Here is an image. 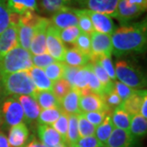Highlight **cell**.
I'll use <instances>...</instances> for the list:
<instances>
[{
  "mask_svg": "<svg viewBox=\"0 0 147 147\" xmlns=\"http://www.w3.org/2000/svg\"><path fill=\"white\" fill-rule=\"evenodd\" d=\"M147 41L146 21L121 26L111 34L113 53L119 57L143 52Z\"/></svg>",
  "mask_w": 147,
  "mask_h": 147,
  "instance_id": "1",
  "label": "cell"
},
{
  "mask_svg": "<svg viewBox=\"0 0 147 147\" xmlns=\"http://www.w3.org/2000/svg\"><path fill=\"white\" fill-rule=\"evenodd\" d=\"M1 89L7 96H32L37 89L28 71H19L0 76Z\"/></svg>",
  "mask_w": 147,
  "mask_h": 147,
  "instance_id": "2",
  "label": "cell"
},
{
  "mask_svg": "<svg viewBox=\"0 0 147 147\" xmlns=\"http://www.w3.org/2000/svg\"><path fill=\"white\" fill-rule=\"evenodd\" d=\"M32 67L30 53L17 45L0 59V76L19 71H29Z\"/></svg>",
  "mask_w": 147,
  "mask_h": 147,
  "instance_id": "3",
  "label": "cell"
},
{
  "mask_svg": "<svg viewBox=\"0 0 147 147\" xmlns=\"http://www.w3.org/2000/svg\"><path fill=\"white\" fill-rule=\"evenodd\" d=\"M116 79L133 89L144 88L146 78L139 69L125 61H118L115 65Z\"/></svg>",
  "mask_w": 147,
  "mask_h": 147,
  "instance_id": "4",
  "label": "cell"
},
{
  "mask_svg": "<svg viewBox=\"0 0 147 147\" xmlns=\"http://www.w3.org/2000/svg\"><path fill=\"white\" fill-rule=\"evenodd\" d=\"M0 119H3L6 125L10 127L23 123L25 115L17 97L12 96L4 100L1 108Z\"/></svg>",
  "mask_w": 147,
  "mask_h": 147,
  "instance_id": "5",
  "label": "cell"
},
{
  "mask_svg": "<svg viewBox=\"0 0 147 147\" xmlns=\"http://www.w3.org/2000/svg\"><path fill=\"white\" fill-rule=\"evenodd\" d=\"M46 47L47 53L58 62L64 61L65 53L66 47L61 40L57 29L53 26L50 23L47 29V38H46Z\"/></svg>",
  "mask_w": 147,
  "mask_h": 147,
  "instance_id": "6",
  "label": "cell"
},
{
  "mask_svg": "<svg viewBox=\"0 0 147 147\" xmlns=\"http://www.w3.org/2000/svg\"><path fill=\"white\" fill-rule=\"evenodd\" d=\"M91 56H105L110 57L113 53L111 35L96 31L93 32L91 35Z\"/></svg>",
  "mask_w": 147,
  "mask_h": 147,
  "instance_id": "7",
  "label": "cell"
},
{
  "mask_svg": "<svg viewBox=\"0 0 147 147\" xmlns=\"http://www.w3.org/2000/svg\"><path fill=\"white\" fill-rule=\"evenodd\" d=\"M87 10L115 17L117 6L119 0H74Z\"/></svg>",
  "mask_w": 147,
  "mask_h": 147,
  "instance_id": "8",
  "label": "cell"
},
{
  "mask_svg": "<svg viewBox=\"0 0 147 147\" xmlns=\"http://www.w3.org/2000/svg\"><path fill=\"white\" fill-rule=\"evenodd\" d=\"M50 20L51 25L58 30L71 26H78V17L74 8L65 7L52 15Z\"/></svg>",
  "mask_w": 147,
  "mask_h": 147,
  "instance_id": "9",
  "label": "cell"
},
{
  "mask_svg": "<svg viewBox=\"0 0 147 147\" xmlns=\"http://www.w3.org/2000/svg\"><path fill=\"white\" fill-rule=\"evenodd\" d=\"M50 25V20L44 18L39 23V25L35 27L34 36L32 39L29 52L33 56L41 55L47 53L46 47V38H47V29Z\"/></svg>",
  "mask_w": 147,
  "mask_h": 147,
  "instance_id": "10",
  "label": "cell"
},
{
  "mask_svg": "<svg viewBox=\"0 0 147 147\" xmlns=\"http://www.w3.org/2000/svg\"><path fill=\"white\" fill-rule=\"evenodd\" d=\"M85 10L92 23L95 31L111 35L115 30V25L110 16L87 9Z\"/></svg>",
  "mask_w": 147,
  "mask_h": 147,
  "instance_id": "11",
  "label": "cell"
},
{
  "mask_svg": "<svg viewBox=\"0 0 147 147\" xmlns=\"http://www.w3.org/2000/svg\"><path fill=\"white\" fill-rule=\"evenodd\" d=\"M137 139L130 131L115 127L105 143V147H136Z\"/></svg>",
  "mask_w": 147,
  "mask_h": 147,
  "instance_id": "12",
  "label": "cell"
},
{
  "mask_svg": "<svg viewBox=\"0 0 147 147\" xmlns=\"http://www.w3.org/2000/svg\"><path fill=\"white\" fill-rule=\"evenodd\" d=\"M145 11L138 6L130 3L127 0H119L116 10V19L120 22H127L141 16Z\"/></svg>",
  "mask_w": 147,
  "mask_h": 147,
  "instance_id": "13",
  "label": "cell"
},
{
  "mask_svg": "<svg viewBox=\"0 0 147 147\" xmlns=\"http://www.w3.org/2000/svg\"><path fill=\"white\" fill-rule=\"evenodd\" d=\"M38 134L41 140V142H42L47 147L57 146L63 144L65 145L62 137L53 128L52 125L38 124Z\"/></svg>",
  "mask_w": 147,
  "mask_h": 147,
  "instance_id": "14",
  "label": "cell"
},
{
  "mask_svg": "<svg viewBox=\"0 0 147 147\" xmlns=\"http://www.w3.org/2000/svg\"><path fill=\"white\" fill-rule=\"evenodd\" d=\"M17 45V26L10 24L0 34V59Z\"/></svg>",
  "mask_w": 147,
  "mask_h": 147,
  "instance_id": "15",
  "label": "cell"
},
{
  "mask_svg": "<svg viewBox=\"0 0 147 147\" xmlns=\"http://www.w3.org/2000/svg\"><path fill=\"white\" fill-rule=\"evenodd\" d=\"M79 90L75 88H72L68 94L61 100V109L64 113L67 114L68 115H80L82 114V111L79 108Z\"/></svg>",
  "mask_w": 147,
  "mask_h": 147,
  "instance_id": "16",
  "label": "cell"
},
{
  "mask_svg": "<svg viewBox=\"0 0 147 147\" xmlns=\"http://www.w3.org/2000/svg\"><path fill=\"white\" fill-rule=\"evenodd\" d=\"M17 99L21 103L25 115V120L28 123L37 120L41 109L32 96H19Z\"/></svg>",
  "mask_w": 147,
  "mask_h": 147,
  "instance_id": "17",
  "label": "cell"
},
{
  "mask_svg": "<svg viewBox=\"0 0 147 147\" xmlns=\"http://www.w3.org/2000/svg\"><path fill=\"white\" fill-rule=\"evenodd\" d=\"M79 108L82 111V114L108 110L105 107L102 97L96 93H92L88 96H80Z\"/></svg>",
  "mask_w": 147,
  "mask_h": 147,
  "instance_id": "18",
  "label": "cell"
},
{
  "mask_svg": "<svg viewBox=\"0 0 147 147\" xmlns=\"http://www.w3.org/2000/svg\"><path fill=\"white\" fill-rule=\"evenodd\" d=\"M29 137V130L24 123L11 127L8 134L10 147H24Z\"/></svg>",
  "mask_w": 147,
  "mask_h": 147,
  "instance_id": "19",
  "label": "cell"
},
{
  "mask_svg": "<svg viewBox=\"0 0 147 147\" xmlns=\"http://www.w3.org/2000/svg\"><path fill=\"white\" fill-rule=\"evenodd\" d=\"M146 90H137L129 98L123 101L121 106L131 116L140 114L141 106L146 96Z\"/></svg>",
  "mask_w": 147,
  "mask_h": 147,
  "instance_id": "20",
  "label": "cell"
},
{
  "mask_svg": "<svg viewBox=\"0 0 147 147\" xmlns=\"http://www.w3.org/2000/svg\"><path fill=\"white\" fill-rule=\"evenodd\" d=\"M28 73L38 91H52L53 82L46 76L43 69L33 66Z\"/></svg>",
  "mask_w": 147,
  "mask_h": 147,
  "instance_id": "21",
  "label": "cell"
},
{
  "mask_svg": "<svg viewBox=\"0 0 147 147\" xmlns=\"http://www.w3.org/2000/svg\"><path fill=\"white\" fill-rule=\"evenodd\" d=\"M63 61L69 66L81 68L89 63V57L74 47L66 48Z\"/></svg>",
  "mask_w": 147,
  "mask_h": 147,
  "instance_id": "22",
  "label": "cell"
},
{
  "mask_svg": "<svg viewBox=\"0 0 147 147\" xmlns=\"http://www.w3.org/2000/svg\"><path fill=\"white\" fill-rule=\"evenodd\" d=\"M34 98L36 100L40 109H61V102L55 97L51 91H38L33 95Z\"/></svg>",
  "mask_w": 147,
  "mask_h": 147,
  "instance_id": "23",
  "label": "cell"
},
{
  "mask_svg": "<svg viewBox=\"0 0 147 147\" xmlns=\"http://www.w3.org/2000/svg\"><path fill=\"white\" fill-rule=\"evenodd\" d=\"M131 119V116L126 110H124L121 105H119L112 111L111 119L115 127L125 131H129Z\"/></svg>",
  "mask_w": 147,
  "mask_h": 147,
  "instance_id": "24",
  "label": "cell"
},
{
  "mask_svg": "<svg viewBox=\"0 0 147 147\" xmlns=\"http://www.w3.org/2000/svg\"><path fill=\"white\" fill-rule=\"evenodd\" d=\"M88 65H89L90 69H92V71L96 75V77L100 81L102 87L104 88L105 94L110 92V91H112L115 88L114 81H112L110 79V77L107 75V74L105 73V71L104 70V69L101 67V65L97 61H93V62H90V63H88Z\"/></svg>",
  "mask_w": 147,
  "mask_h": 147,
  "instance_id": "25",
  "label": "cell"
},
{
  "mask_svg": "<svg viewBox=\"0 0 147 147\" xmlns=\"http://www.w3.org/2000/svg\"><path fill=\"white\" fill-rule=\"evenodd\" d=\"M7 4L11 12L19 15L29 10H38L37 0H7Z\"/></svg>",
  "mask_w": 147,
  "mask_h": 147,
  "instance_id": "26",
  "label": "cell"
},
{
  "mask_svg": "<svg viewBox=\"0 0 147 147\" xmlns=\"http://www.w3.org/2000/svg\"><path fill=\"white\" fill-rule=\"evenodd\" d=\"M129 131L134 138H139L146 135L147 120L140 114L131 116Z\"/></svg>",
  "mask_w": 147,
  "mask_h": 147,
  "instance_id": "27",
  "label": "cell"
},
{
  "mask_svg": "<svg viewBox=\"0 0 147 147\" xmlns=\"http://www.w3.org/2000/svg\"><path fill=\"white\" fill-rule=\"evenodd\" d=\"M111 115H107L105 116V119L100 123L99 126L96 127L95 137H96L104 146L107 142L108 138L110 137L111 132L113 131L115 126L111 119Z\"/></svg>",
  "mask_w": 147,
  "mask_h": 147,
  "instance_id": "28",
  "label": "cell"
},
{
  "mask_svg": "<svg viewBox=\"0 0 147 147\" xmlns=\"http://www.w3.org/2000/svg\"><path fill=\"white\" fill-rule=\"evenodd\" d=\"M34 33H35V28L19 25L17 26L18 45L22 48L29 51L32 39L34 36Z\"/></svg>",
  "mask_w": 147,
  "mask_h": 147,
  "instance_id": "29",
  "label": "cell"
},
{
  "mask_svg": "<svg viewBox=\"0 0 147 147\" xmlns=\"http://www.w3.org/2000/svg\"><path fill=\"white\" fill-rule=\"evenodd\" d=\"M79 137V129H78V119L77 115H69L68 131L65 144L67 146L75 147Z\"/></svg>",
  "mask_w": 147,
  "mask_h": 147,
  "instance_id": "30",
  "label": "cell"
},
{
  "mask_svg": "<svg viewBox=\"0 0 147 147\" xmlns=\"http://www.w3.org/2000/svg\"><path fill=\"white\" fill-rule=\"evenodd\" d=\"M74 11L78 17V27L82 33L87 34L88 35H92V34L95 31L92 23L90 20L89 16L87 14L85 9H76L74 8Z\"/></svg>",
  "mask_w": 147,
  "mask_h": 147,
  "instance_id": "31",
  "label": "cell"
},
{
  "mask_svg": "<svg viewBox=\"0 0 147 147\" xmlns=\"http://www.w3.org/2000/svg\"><path fill=\"white\" fill-rule=\"evenodd\" d=\"M63 111L61 109H47L40 111L39 115L37 120L38 124H46V125H53V123L57 120Z\"/></svg>",
  "mask_w": 147,
  "mask_h": 147,
  "instance_id": "32",
  "label": "cell"
},
{
  "mask_svg": "<svg viewBox=\"0 0 147 147\" xmlns=\"http://www.w3.org/2000/svg\"><path fill=\"white\" fill-rule=\"evenodd\" d=\"M64 70H65V63L58 62V61H55L50 64L46 68L43 69V71L46 76L53 83L63 78Z\"/></svg>",
  "mask_w": 147,
  "mask_h": 147,
  "instance_id": "33",
  "label": "cell"
},
{
  "mask_svg": "<svg viewBox=\"0 0 147 147\" xmlns=\"http://www.w3.org/2000/svg\"><path fill=\"white\" fill-rule=\"evenodd\" d=\"M43 17L40 16L34 11L29 10L20 15V24L24 26L35 28L42 21Z\"/></svg>",
  "mask_w": 147,
  "mask_h": 147,
  "instance_id": "34",
  "label": "cell"
},
{
  "mask_svg": "<svg viewBox=\"0 0 147 147\" xmlns=\"http://www.w3.org/2000/svg\"><path fill=\"white\" fill-rule=\"evenodd\" d=\"M78 119V129H79V137H86L90 136H95L96 127L86 119L84 114L77 115Z\"/></svg>",
  "mask_w": 147,
  "mask_h": 147,
  "instance_id": "35",
  "label": "cell"
},
{
  "mask_svg": "<svg viewBox=\"0 0 147 147\" xmlns=\"http://www.w3.org/2000/svg\"><path fill=\"white\" fill-rule=\"evenodd\" d=\"M71 89L72 87L68 82L64 79H61L53 83L52 91L55 97L61 102V100L68 94V92Z\"/></svg>",
  "mask_w": 147,
  "mask_h": 147,
  "instance_id": "36",
  "label": "cell"
},
{
  "mask_svg": "<svg viewBox=\"0 0 147 147\" xmlns=\"http://www.w3.org/2000/svg\"><path fill=\"white\" fill-rule=\"evenodd\" d=\"M74 47L78 49L81 53H83L84 55L88 56L89 57L91 56V36L84 34V33H80L79 37L75 40L74 43Z\"/></svg>",
  "mask_w": 147,
  "mask_h": 147,
  "instance_id": "37",
  "label": "cell"
},
{
  "mask_svg": "<svg viewBox=\"0 0 147 147\" xmlns=\"http://www.w3.org/2000/svg\"><path fill=\"white\" fill-rule=\"evenodd\" d=\"M59 31V36L62 42L68 43V44H73L77 39V38L81 33L78 26H71L65 28L63 30H58Z\"/></svg>",
  "mask_w": 147,
  "mask_h": 147,
  "instance_id": "38",
  "label": "cell"
},
{
  "mask_svg": "<svg viewBox=\"0 0 147 147\" xmlns=\"http://www.w3.org/2000/svg\"><path fill=\"white\" fill-rule=\"evenodd\" d=\"M88 75L89 68L88 65H86L84 67H81L74 76L73 88L80 90L87 87L88 84Z\"/></svg>",
  "mask_w": 147,
  "mask_h": 147,
  "instance_id": "39",
  "label": "cell"
},
{
  "mask_svg": "<svg viewBox=\"0 0 147 147\" xmlns=\"http://www.w3.org/2000/svg\"><path fill=\"white\" fill-rule=\"evenodd\" d=\"M68 121L69 115L67 114L62 112L61 116L59 117L57 120L53 124V128L57 131L58 133L62 137L64 142H66V137H67V131H68ZM66 145V144H65Z\"/></svg>",
  "mask_w": 147,
  "mask_h": 147,
  "instance_id": "40",
  "label": "cell"
},
{
  "mask_svg": "<svg viewBox=\"0 0 147 147\" xmlns=\"http://www.w3.org/2000/svg\"><path fill=\"white\" fill-rule=\"evenodd\" d=\"M11 11L9 10L7 0H0V34L10 25Z\"/></svg>",
  "mask_w": 147,
  "mask_h": 147,
  "instance_id": "41",
  "label": "cell"
},
{
  "mask_svg": "<svg viewBox=\"0 0 147 147\" xmlns=\"http://www.w3.org/2000/svg\"><path fill=\"white\" fill-rule=\"evenodd\" d=\"M112 114V110H105L101 111H95V112H88V113H84V117L86 119L91 123L95 127H97L105 119V116L107 115Z\"/></svg>",
  "mask_w": 147,
  "mask_h": 147,
  "instance_id": "42",
  "label": "cell"
},
{
  "mask_svg": "<svg viewBox=\"0 0 147 147\" xmlns=\"http://www.w3.org/2000/svg\"><path fill=\"white\" fill-rule=\"evenodd\" d=\"M102 99L104 100L105 107L108 109L113 111L114 109H115L116 107H118L119 105H120L122 104V100L120 99V97L119 96V95L117 94V92H115V88L110 91V92L105 94L103 96H101Z\"/></svg>",
  "mask_w": 147,
  "mask_h": 147,
  "instance_id": "43",
  "label": "cell"
},
{
  "mask_svg": "<svg viewBox=\"0 0 147 147\" xmlns=\"http://www.w3.org/2000/svg\"><path fill=\"white\" fill-rule=\"evenodd\" d=\"M31 59L33 65L37 68L42 69L46 68L50 64L56 61L47 53H43L41 55H37V56L31 55Z\"/></svg>",
  "mask_w": 147,
  "mask_h": 147,
  "instance_id": "44",
  "label": "cell"
},
{
  "mask_svg": "<svg viewBox=\"0 0 147 147\" xmlns=\"http://www.w3.org/2000/svg\"><path fill=\"white\" fill-rule=\"evenodd\" d=\"M88 66L89 68V75H88V86L93 92V93L99 95L100 96H103L104 94H105L104 88L102 87V85L100 83V81L96 77L94 73L90 69L88 64Z\"/></svg>",
  "mask_w": 147,
  "mask_h": 147,
  "instance_id": "45",
  "label": "cell"
},
{
  "mask_svg": "<svg viewBox=\"0 0 147 147\" xmlns=\"http://www.w3.org/2000/svg\"><path fill=\"white\" fill-rule=\"evenodd\" d=\"M115 90L123 102L126 100L127 98H129L137 89H133L119 81H116L115 83Z\"/></svg>",
  "mask_w": 147,
  "mask_h": 147,
  "instance_id": "46",
  "label": "cell"
},
{
  "mask_svg": "<svg viewBox=\"0 0 147 147\" xmlns=\"http://www.w3.org/2000/svg\"><path fill=\"white\" fill-rule=\"evenodd\" d=\"M105 146L95 137V136H90V137H81L79 138L77 142L75 147H104Z\"/></svg>",
  "mask_w": 147,
  "mask_h": 147,
  "instance_id": "47",
  "label": "cell"
},
{
  "mask_svg": "<svg viewBox=\"0 0 147 147\" xmlns=\"http://www.w3.org/2000/svg\"><path fill=\"white\" fill-rule=\"evenodd\" d=\"M79 69L80 68L79 67H72V66H69V65H67L66 64H65V70H64L62 79L66 80L72 88H73L74 76H75L76 73L79 71Z\"/></svg>",
  "mask_w": 147,
  "mask_h": 147,
  "instance_id": "48",
  "label": "cell"
},
{
  "mask_svg": "<svg viewBox=\"0 0 147 147\" xmlns=\"http://www.w3.org/2000/svg\"><path fill=\"white\" fill-rule=\"evenodd\" d=\"M130 3L138 6L146 11L147 7V0H127Z\"/></svg>",
  "mask_w": 147,
  "mask_h": 147,
  "instance_id": "49",
  "label": "cell"
},
{
  "mask_svg": "<svg viewBox=\"0 0 147 147\" xmlns=\"http://www.w3.org/2000/svg\"><path fill=\"white\" fill-rule=\"evenodd\" d=\"M0 147H10L7 137L2 131H0Z\"/></svg>",
  "mask_w": 147,
  "mask_h": 147,
  "instance_id": "50",
  "label": "cell"
},
{
  "mask_svg": "<svg viewBox=\"0 0 147 147\" xmlns=\"http://www.w3.org/2000/svg\"><path fill=\"white\" fill-rule=\"evenodd\" d=\"M146 107H147V96H146L144 98V100L142 102V106H141V110H140V115L143 116L144 118L146 119L147 117V111H146Z\"/></svg>",
  "mask_w": 147,
  "mask_h": 147,
  "instance_id": "51",
  "label": "cell"
},
{
  "mask_svg": "<svg viewBox=\"0 0 147 147\" xmlns=\"http://www.w3.org/2000/svg\"><path fill=\"white\" fill-rule=\"evenodd\" d=\"M25 147H47V146H46L42 142H39V141L36 140L35 138H34L31 142H30L29 144H27L26 146Z\"/></svg>",
  "mask_w": 147,
  "mask_h": 147,
  "instance_id": "52",
  "label": "cell"
},
{
  "mask_svg": "<svg viewBox=\"0 0 147 147\" xmlns=\"http://www.w3.org/2000/svg\"><path fill=\"white\" fill-rule=\"evenodd\" d=\"M65 146H66V145L63 144V145H59V146H52V147H65Z\"/></svg>",
  "mask_w": 147,
  "mask_h": 147,
  "instance_id": "53",
  "label": "cell"
},
{
  "mask_svg": "<svg viewBox=\"0 0 147 147\" xmlns=\"http://www.w3.org/2000/svg\"><path fill=\"white\" fill-rule=\"evenodd\" d=\"M1 90L2 89H1V85H0V91H1Z\"/></svg>",
  "mask_w": 147,
  "mask_h": 147,
  "instance_id": "54",
  "label": "cell"
},
{
  "mask_svg": "<svg viewBox=\"0 0 147 147\" xmlns=\"http://www.w3.org/2000/svg\"><path fill=\"white\" fill-rule=\"evenodd\" d=\"M0 124H1V119H0Z\"/></svg>",
  "mask_w": 147,
  "mask_h": 147,
  "instance_id": "55",
  "label": "cell"
},
{
  "mask_svg": "<svg viewBox=\"0 0 147 147\" xmlns=\"http://www.w3.org/2000/svg\"><path fill=\"white\" fill-rule=\"evenodd\" d=\"M65 147H72V146H65Z\"/></svg>",
  "mask_w": 147,
  "mask_h": 147,
  "instance_id": "56",
  "label": "cell"
},
{
  "mask_svg": "<svg viewBox=\"0 0 147 147\" xmlns=\"http://www.w3.org/2000/svg\"><path fill=\"white\" fill-rule=\"evenodd\" d=\"M104 147H105V146H104Z\"/></svg>",
  "mask_w": 147,
  "mask_h": 147,
  "instance_id": "57",
  "label": "cell"
}]
</instances>
